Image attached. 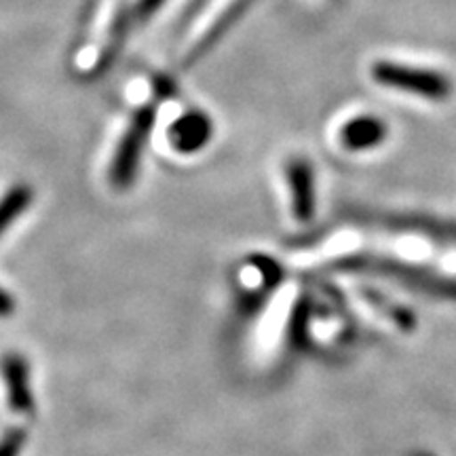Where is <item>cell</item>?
<instances>
[{
  "label": "cell",
  "instance_id": "cell-1",
  "mask_svg": "<svg viewBox=\"0 0 456 456\" xmlns=\"http://www.w3.org/2000/svg\"><path fill=\"white\" fill-rule=\"evenodd\" d=\"M372 77L387 89L403 91V94L419 95L433 102H444L452 95V81L446 74L423 68L397 64V61H376Z\"/></svg>",
  "mask_w": 456,
  "mask_h": 456
},
{
  "label": "cell",
  "instance_id": "cell-2",
  "mask_svg": "<svg viewBox=\"0 0 456 456\" xmlns=\"http://www.w3.org/2000/svg\"><path fill=\"white\" fill-rule=\"evenodd\" d=\"M155 108L148 106L135 114L134 121L125 129L121 142H118L117 155L110 165V180L117 188H127L138 174V165L142 159V151L151 134L152 125H155Z\"/></svg>",
  "mask_w": 456,
  "mask_h": 456
},
{
  "label": "cell",
  "instance_id": "cell-3",
  "mask_svg": "<svg viewBox=\"0 0 456 456\" xmlns=\"http://www.w3.org/2000/svg\"><path fill=\"white\" fill-rule=\"evenodd\" d=\"M214 125L208 114L203 112H188L171 125L169 142L175 151L182 155H192L212 140Z\"/></svg>",
  "mask_w": 456,
  "mask_h": 456
},
{
  "label": "cell",
  "instance_id": "cell-4",
  "mask_svg": "<svg viewBox=\"0 0 456 456\" xmlns=\"http://www.w3.org/2000/svg\"><path fill=\"white\" fill-rule=\"evenodd\" d=\"M289 192H292V212L300 222H306L315 209V182L313 167L305 159H292L285 167Z\"/></svg>",
  "mask_w": 456,
  "mask_h": 456
},
{
  "label": "cell",
  "instance_id": "cell-5",
  "mask_svg": "<svg viewBox=\"0 0 456 456\" xmlns=\"http://www.w3.org/2000/svg\"><path fill=\"white\" fill-rule=\"evenodd\" d=\"M387 134H389V129H387L385 121H380L379 117L363 114V117H355L349 123L342 125L340 144L351 152L370 151V148L383 144Z\"/></svg>",
  "mask_w": 456,
  "mask_h": 456
},
{
  "label": "cell",
  "instance_id": "cell-6",
  "mask_svg": "<svg viewBox=\"0 0 456 456\" xmlns=\"http://www.w3.org/2000/svg\"><path fill=\"white\" fill-rule=\"evenodd\" d=\"M254 3L256 0H232V3L228 4L224 11H222V15L218 17V20L214 21L212 28L208 30V34H205L201 41L195 45V49H192V53H191V57H188L186 64H195V61L201 60L208 51H212L214 45L218 43L220 38L224 37V34L231 30V28L235 26L245 13H248L249 7H252Z\"/></svg>",
  "mask_w": 456,
  "mask_h": 456
},
{
  "label": "cell",
  "instance_id": "cell-7",
  "mask_svg": "<svg viewBox=\"0 0 456 456\" xmlns=\"http://www.w3.org/2000/svg\"><path fill=\"white\" fill-rule=\"evenodd\" d=\"M4 370V380H7L9 387V399L11 408L17 410V412H24L32 406V395L30 389H28V370L20 357H7L3 362Z\"/></svg>",
  "mask_w": 456,
  "mask_h": 456
},
{
  "label": "cell",
  "instance_id": "cell-8",
  "mask_svg": "<svg viewBox=\"0 0 456 456\" xmlns=\"http://www.w3.org/2000/svg\"><path fill=\"white\" fill-rule=\"evenodd\" d=\"M28 203H30V191L24 186L13 188V191L0 201V235H3L4 228H7L17 216L24 212Z\"/></svg>",
  "mask_w": 456,
  "mask_h": 456
},
{
  "label": "cell",
  "instance_id": "cell-9",
  "mask_svg": "<svg viewBox=\"0 0 456 456\" xmlns=\"http://www.w3.org/2000/svg\"><path fill=\"white\" fill-rule=\"evenodd\" d=\"M21 444H24V436H21V433H9V436L0 442V456H17L20 454Z\"/></svg>",
  "mask_w": 456,
  "mask_h": 456
},
{
  "label": "cell",
  "instance_id": "cell-10",
  "mask_svg": "<svg viewBox=\"0 0 456 456\" xmlns=\"http://www.w3.org/2000/svg\"><path fill=\"white\" fill-rule=\"evenodd\" d=\"M165 3V0H140L138 7H135V17H138L140 21H144L151 17L155 11L161 9V4Z\"/></svg>",
  "mask_w": 456,
  "mask_h": 456
},
{
  "label": "cell",
  "instance_id": "cell-11",
  "mask_svg": "<svg viewBox=\"0 0 456 456\" xmlns=\"http://www.w3.org/2000/svg\"><path fill=\"white\" fill-rule=\"evenodd\" d=\"M11 311V300L9 296L0 289V315H7V313Z\"/></svg>",
  "mask_w": 456,
  "mask_h": 456
},
{
  "label": "cell",
  "instance_id": "cell-12",
  "mask_svg": "<svg viewBox=\"0 0 456 456\" xmlns=\"http://www.w3.org/2000/svg\"><path fill=\"white\" fill-rule=\"evenodd\" d=\"M203 3H205V0H192V4H191V11H188V15H195L197 11L203 7Z\"/></svg>",
  "mask_w": 456,
  "mask_h": 456
}]
</instances>
